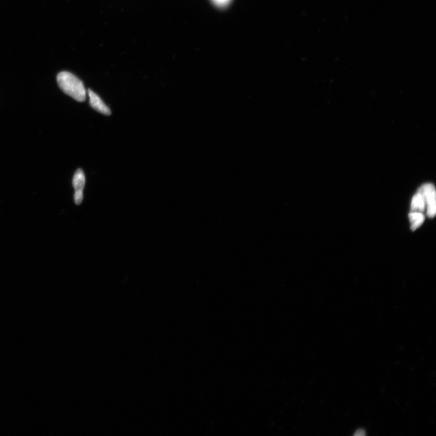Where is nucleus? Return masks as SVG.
Returning <instances> with one entry per match:
<instances>
[{"mask_svg": "<svg viewBox=\"0 0 436 436\" xmlns=\"http://www.w3.org/2000/svg\"><path fill=\"white\" fill-rule=\"evenodd\" d=\"M57 80L61 91L75 100L84 102L86 99V91L83 82L74 74L66 71L61 72L57 75Z\"/></svg>", "mask_w": 436, "mask_h": 436, "instance_id": "nucleus-1", "label": "nucleus"}, {"mask_svg": "<svg viewBox=\"0 0 436 436\" xmlns=\"http://www.w3.org/2000/svg\"><path fill=\"white\" fill-rule=\"evenodd\" d=\"M418 190L424 195L427 216L430 218H434L436 214V201L435 190L433 184H425Z\"/></svg>", "mask_w": 436, "mask_h": 436, "instance_id": "nucleus-2", "label": "nucleus"}, {"mask_svg": "<svg viewBox=\"0 0 436 436\" xmlns=\"http://www.w3.org/2000/svg\"><path fill=\"white\" fill-rule=\"evenodd\" d=\"M89 98H90V104L91 107L95 109L96 111L102 113L106 115H110L111 114V111L104 104L102 99L99 96L93 92L91 89L88 90Z\"/></svg>", "mask_w": 436, "mask_h": 436, "instance_id": "nucleus-3", "label": "nucleus"}, {"mask_svg": "<svg viewBox=\"0 0 436 436\" xmlns=\"http://www.w3.org/2000/svg\"><path fill=\"white\" fill-rule=\"evenodd\" d=\"M426 208L425 201L423 194L418 190L417 193L412 199L411 204V212H423Z\"/></svg>", "mask_w": 436, "mask_h": 436, "instance_id": "nucleus-4", "label": "nucleus"}, {"mask_svg": "<svg viewBox=\"0 0 436 436\" xmlns=\"http://www.w3.org/2000/svg\"><path fill=\"white\" fill-rule=\"evenodd\" d=\"M409 219L411 231H414L423 224L425 216L421 212H411L409 214Z\"/></svg>", "mask_w": 436, "mask_h": 436, "instance_id": "nucleus-5", "label": "nucleus"}, {"mask_svg": "<svg viewBox=\"0 0 436 436\" xmlns=\"http://www.w3.org/2000/svg\"><path fill=\"white\" fill-rule=\"evenodd\" d=\"M85 183V175L81 169H78L73 178V186L75 191H83Z\"/></svg>", "mask_w": 436, "mask_h": 436, "instance_id": "nucleus-6", "label": "nucleus"}, {"mask_svg": "<svg viewBox=\"0 0 436 436\" xmlns=\"http://www.w3.org/2000/svg\"><path fill=\"white\" fill-rule=\"evenodd\" d=\"M74 200L77 205L81 204L82 200H83V192L82 191H75Z\"/></svg>", "mask_w": 436, "mask_h": 436, "instance_id": "nucleus-7", "label": "nucleus"}, {"mask_svg": "<svg viewBox=\"0 0 436 436\" xmlns=\"http://www.w3.org/2000/svg\"><path fill=\"white\" fill-rule=\"evenodd\" d=\"M216 5L218 6H225L231 2V0H213Z\"/></svg>", "mask_w": 436, "mask_h": 436, "instance_id": "nucleus-8", "label": "nucleus"}, {"mask_svg": "<svg viewBox=\"0 0 436 436\" xmlns=\"http://www.w3.org/2000/svg\"><path fill=\"white\" fill-rule=\"evenodd\" d=\"M365 431L363 430H362V429H359V430L356 431V433L355 434V435L363 436V435H365Z\"/></svg>", "mask_w": 436, "mask_h": 436, "instance_id": "nucleus-9", "label": "nucleus"}]
</instances>
